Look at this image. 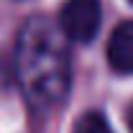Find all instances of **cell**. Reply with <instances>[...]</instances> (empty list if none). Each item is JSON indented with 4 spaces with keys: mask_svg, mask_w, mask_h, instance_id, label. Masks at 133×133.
<instances>
[{
    "mask_svg": "<svg viewBox=\"0 0 133 133\" xmlns=\"http://www.w3.org/2000/svg\"><path fill=\"white\" fill-rule=\"evenodd\" d=\"M100 0H66L59 13V28L69 41L87 44L100 31Z\"/></svg>",
    "mask_w": 133,
    "mask_h": 133,
    "instance_id": "7a4b0ae2",
    "label": "cell"
},
{
    "mask_svg": "<svg viewBox=\"0 0 133 133\" xmlns=\"http://www.w3.org/2000/svg\"><path fill=\"white\" fill-rule=\"evenodd\" d=\"M16 79L36 113L56 110L69 95L72 59L59 23L33 16L23 23L16 41Z\"/></svg>",
    "mask_w": 133,
    "mask_h": 133,
    "instance_id": "6da1fadb",
    "label": "cell"
},
{
    "mask_svg": "<svg viewBox=\"0 0 133 133\" xmlns=\"http://www.w3.org/2000/svg\"><path fill=\"white\" fill-rule=\"evenodd\" d=\"M108 62L115 72L133 74V21L120 23L108 44Z\"/></svg>",
    "mask_w": 133,
    "mask_h": 133,
    "instance_id": "3957f363",
    "label": "cell"
},
{
    "mask_svg": "<svg viewBox=\"0 0 133 133\" xmlns=\"http://www.w3.org/2000/svg\"><path fill=\"white\" fill-rule=\"evenodd\" d=\"M128 128H131V133H133V105H131V110H128Z\"/></svg>",
    "mask_w": 133,
    "mask_h": 133,
    "instance_id": "5b68a950",
    "label": "cell"
},
{
    "mask_svg": "<svg viewBox=\"0 0 133 133\" xmlns=\"http://www.w3.org/2000/svg\"><path fill=\"white\" fill-rule=\"evenodd\" d=\"M72 133H113V128L100 113H87V115H82L74 123Z\"/></svg>",
    "mask_w": 133,
    "mask_h": 133,
    "instance_id": "277c9868",
    "label": "cell"
},
{
    "mask_svg": "<svg viewBox=\"0 0 133 133\" xmlns=\"http://www.w3.org/2000/svg\"><path fill=\"white\" fill-rule=\"evenodd\" d=\"M131 3H133V0H131Z\"/></svg>",
    "mask_w": 133,
    "mask_h": 133,
    "instance_id": "8992f818",
    "label": "cell"
}]
</instances>
